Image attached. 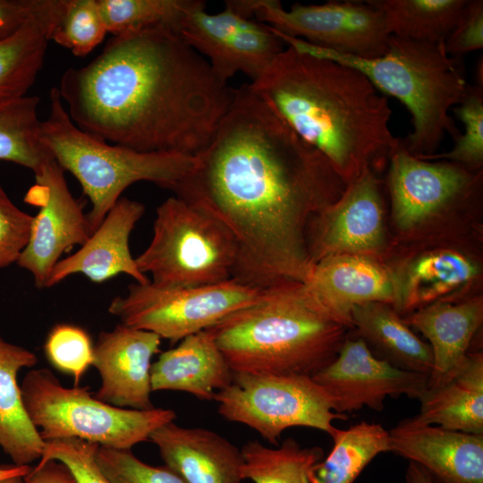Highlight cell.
<instances>
[{
	"label": "cell",
	"instance_id": "obj_1",
	"mask_svg": "<svg viewBox=\"0 0 483 483\" xmlns=\"http://www.w3.org/2000/svg\"><path fill=\"white\" fill-rule=\"evenodd\" d=\"M341 180L328 159L245 84L235 89L174 193L231 233L237 248L233 279L265 290L307 279L313 267L307 219L342 195Z\"/></svg>",
	"mask_w": 483,
	"mask_h": 483
},
{
	"label": "cell",
	"instance_id": "obj_2",
	"mask_svg": "<svg viewBox=\"0 0 483 483\" xmlns=\"http://www.w3.org/2000/svg\"><path fill=\"white\" fill-rule=\"evenodd\" d=\"M56 88L81 131L138 151L192 157L235 95L167 26L114 36L90 63L68 68Z\"/></svg>",
	"mask_w": 483,
	"mask_h": 483
},
{
	"label": "cell",
	"instance_id": "obj_3",
	"mask_svg": "<svg viewBox=\"0 0 483 483\" xmlns=\"http://www.w3.org/2000/svg\"><path fill=\"white\" fill-rule=\"evenodd\" d=\"M247 85L347 183L389 157L399 141L387 98L351 66L285 46Z\"/></svg>",
	"mask_w": 483,
	"mask_h": 483
},
{
	"label": "cell",
	"instance_id": "obj_4",
	"mask_svg": "<svg viewBox=\"0 0 483 483\" xmlns=\"http://www.w3.org/2000/svg\"><path fill=\"white\" fill-rule=\"evenodd\" d=\"M346 326L301 283H286L206 330L233 372L312 377L335 360Z\"/></svg>",
	"mask_w": 483,
	"mask_h": 483
},
{
	"label": "cell",
	"instance_id": "obj_5",
	"mask_svg": "<svg viewBox=\"0 0 483 483\" xmlns=\"http://www.w3.org/2000/svg\"><path fill=\"white\" fill-rule=\"evenodd\" d=\"M273 30L285 46L360 72L378 91L404 105L411 115L412 131L402 140L414 156L432 155L446 133L454 138L459 132L449 112L464 99L470 85L459 59L450 56L444 44L392 35L383 55L362 58Z\"/></svg>",
	"mask_w": 483,
	"mask_h": 483
},
{
	"label": "cell",
	"instance_id": "obj_6",
	"mask_svg": "<svg viewBox=\"0 0 483 483\" xmlns=\"http://www.w3.org/2000/svg\"><path fill=\"white\" fill-rule=\"evenodd\" d=\"M49 97L50 112L41 121L40 140L60 167L77 179L89 199L90 233L130 185L149 182L174 192L195 166L196 157L138 151L90 135L72 121L56 87Z\"/></svg>",
	"mask_w": 483,
	"mask_h": 483
},
{
	"label": "cell",
	"instance_id": "obj_7",
	"mask_svg": "<svg viewBox=\"0 0 483 483\" xmlns=\"http://www.w3.org/2000/svg\"><path fill=\"white\" fill-rule=\"evenodd\" d=\"M21 390L28 417L44 441L76 437L102 446L131 449L176 419L171 409L140 411L106 403L88 386H64L45 368L27 372Z\"/></svg>",
	"mask_w": 483,
	"mask_h": 483
},
{
	"label": "cell",
	"instance_id": "obj_8",
	"mask_svg": "<svg viewBox=\"0 0 483 483\" xmlns=\"http://www.w3.org/2000/svg\"><path fill=\"white\" fill-rule=\"evenodd\" d=\"M236 260V244L225 226L174 195L157 207L151 241L135 258L154 284L180 287L232 280Z\"/></svg>",
	"mask_w": 483,
	"mask_h": 483
},
{
	"label": "cell",
	"instance_id": "obj_9",
	"mask_svg": "<svg viewBox=\"0 0 483 483\" xmlns=\"http://www.w3.org/2000/svg\"><path fill=\"white\" fill-rule=\"evenodd\" d=\"M213 400L225 419L250 428L274 445L292 427L316 428L333 437L338 429L333 421L347 419L334 411L326 392L306 375L233 372L231 384Z\"/></svg>",
	"mask_w": 483,
	"mask_h": 483
},
{
	"label": "cell",
	"instance_id": "obj_10",
	"mask_svg": "<svg viewBox=\"0 0 483 483\" xmlns=\"http://www.w3.org/2000/svg\"><path fill=\"white\" fill-rule=\"evenodd\" d=\"M265 290L233 279L191 287L134 283L125 295L111 301L108 312L121 324L154 333L174 344L254 303Z\"/></svg>",
	"mask_w": 483,
	"mask_h": 483
},
{
	"label": "cell",
	"instance_id": "obj_11",
	"mask_svg": "<svg viewBox=\"0 0 483 483\" xmlns=\"http://www.w3.org/2000/svg\"><path fill=\"white\" fill-rule=\"evenodd\" d=\"M249 18L256 17L276 31L340 54L374 58L383 55L391 34L383 14L369 1L293 4L278 0H230Z\"/></svg>",
	"mask_w": 483,
	"mask_h": 483
},
{
	"label": "cell",
	"instance_id": "obj_12",
	"mask_svg": "<svg viewBox=\"0 0 483 483\" xmlns=\"http://www.w3.org/2000/svg\"><path fill=\"white\" fill-rule=\"evenodd\" d=\"M175 31L226 84L239 72L256 80L285 47L270 26L244 16L229 1L212 14L204 1L191 0Z\"/></svg>",
	"mask_w": 483,
	"mask_h": 483
},
{
	"label": "cell",
	"instance_id": "obj_13",
	"mask_svg": "<svg viewBox=\"0 0 483 483\" xmlns=\"http://www.w3.org/2000/svg\"><path fill=\"white\" fill-rule=\"evenodd\" d=\"M34 175L25 201L38 207V212L17 264L33 276L38 288H46L62 255L82 245L91 233L87 214L72 196L60 165L51 158Z\"/></svg>",
	"mask_w": 483,
	"mask_h": 483
},
{
	"label": "cell",
	"instance_id": "obj_14",
	"mask_svg": "<svg viewBox=\"0 0 483 483\" xmlns=\"http://www.w3.org/2000/svg\"><path fill=\"white\" fill-rule=\"evenodd\" d=\"M312 378L340 414L364 406L382 411L386 397L405 395L418 400L428 380L426 375L400 369L376 357L361 337L345 339L335 360Z\"/></svg>",
	"mask_w": 483,
	"mask_h": 483
},
{
	"label": "cell",
	"instance_id": "obj_15",
	"mask_svg": "<svg viewBox=\"0 0 483 483\" xmlns=\"http://www.w3.org/2000/svg\"><path fill=\"white\" fill-rule=\"evenodd\" d=\"M389 159L393 216L401 229H410L467 196L477 182L476 176L456 163H431L414 156L400 138Z\"/></svg>",
	"mask_w": 483,
	"mask_h": 483
},
{
	"label": "cell",
	"instance_id": "obj_16",
	"mask_svg": "<svg viewBox=\"0 0 483 483\" xmlns=\"http://www.w3.org/2000/svg\"><path fill=\"white\" fill-rule=\"evenodd\" d=\"M382 236L379 182L367 168L339 199L318 213L311 227L309 258L314 265L328 256L371 250L379 246Z\"/></svg>",
	"mask_w": 483,
	"mask_h": 483
},
{
	"label": "cell",
	"instance_id": "obj_17",
	"mask_svg": "<svg viewBox=\"0 0 483 483\" xmlns=\"http://www.w3.org/2000/svg\"><path fill=\"white\" fill-rule=\"evenodd\" d=\"M161 338L151 332L118 324L99 334L94 344L92 366L101 384L94 396L123 409L151 410V360Z\"/></svg>",
	"mask_w": 483,
	"mask_h": 483
},
{
	"label": "cell",
	"instance_id": "obj_18",
	"mask_svg": "<svg viewBox=\"0 0 483 483\" xmlns=\"http://www.w3.org/2000/svg\"><path fill=\"white\" fill-rule=\"evenodd\" d=\"M388 433L389 452L423 468L434 483H483V435L429 425L416 416Z\"/></svg>",
	"mask_w": 483,
	"mask_h": 483
},
{
	"label": "cell",
	"instance_id": "obj_19",
	"mask_svg": "<svg viewBox=\"0 0 483 483\" xmlns=\"http://www.w3.org/2000/svg\"><path fill=\"white\" fill-rule=\"evenodd\" d=\"M144 212L142 203L121 197L87 241L73 254L58 261L46 288L74 274H81L96 284L120 274L138 284L148 283L150 279L138 268L129 246L130 235Z\"/></svg>",
	"mask_w": 483,
	"mask_h": 483
},
{
	"label": "cell",
	"instance_id": "obj_20",
	"mask_svg": "<svg viewBox=\"0 0 483 483\" xmlns=\"http://www.w3.org/2000/svg\"><path fill=\"white\" fill-rule=\"evenodd\" d=\"M301 284L318 305L348 326H352L350 314L354 306L397 299L395 284L388 273L354 254L318 260Z\"/></svg>",
	"mask_w": 483,
	"mask_h": 483
},
{
	"label": "cell",
	"instance_id": "obj_21",
	"mask_svg": "<svg viewBox=\"0 0 483 483\" xmlns=\"http://www.w3.org/2000/svg\"><path fill=\"white\" fill-rule=\"evenodd\" d=\"M165 465L186 483H241V449L220 434L205 428L168 422L149 436Z\"/></svg>",
	"mask_w": 483,
	"mask_h": 483
},
{
	"label": "cell",
	"instance_id": "obj_22",
	"mask_svg": "<svg viewBox=\"0 0 483 483\" xmlns=\"http://www.w3.org/2000/svg\"><path fill=\"white\" fill-rule=\"evenodd\" d=\"M150 377L152 392L181 391L212 401L231 384L233 371L211 334L203 330L163 352L152 363Z\"/></svg>",
	"mask_w": 483,
	"mask_h": 483
},
{
	"label": "cell",
	"instance_id": "obj_23",
	"mask_svg": "<svg viewBox=\"0 0 483 483\" xmlns=\"http://www.w3.org/2000/svg\"><path fill=\"white\" fill-rule=\"evenodd\" d=\"M416 418L424 423L483 435V355L467 354L446 379L428 386L418 399Z\"/></svg>",
	"mask_w": 483,
	"mask_h": 483
},
{
	"label": "cell",
	"instance_id": "obj_24",
	"mask_svg": "<svg viewBox=\"0 0 483 483\" xmlns=\"http://www.w3.org/2000/svg\"><path fill=\"white\" fill-rule=\"evenodd\" d=\"M482 318L481 301L471 300L458 304L436 302L404 320L429 341L433 367L428 386L446 379L462 363Z\"/></svg>",
	"mask_w": 483,
	"mask_h": 483
},
{
	"label": "cell",
	"instance_id": "obj_25",
	"mask_svg": "<svg viewBox=\"0 0 483 483\" xmlns=\"http://www.w3.org/2000/svg\"><path fill=\"white\" fill-rule=\"evenodd\" d=\"M37 361L33 352L0 335V447L19 466L39 460L44 448V440L28 417L17 381L19 371Z\"/></svg>",
	"mask_w": 483,
	"mask_h": 483
},
{
	"label": "cell",
	"instance_id": "obj_26",
	"mask_svg": "<svg viewBox=\"0 0 483 483\" xmlns=\"http://www.w3.org/2000/svg\"><path fill=\"white\" fill-rule=\"evenodd\" d=\"M64 0H43L14 33L0 39V103L27 95L42 68Z\"/></svg>",
	"mask_w": 483,
	"mask_h": 483
},
{
	"label": "cell",
	"instance_id": "obj_27",
	"mask_svg": "<svg viewBox=\"0 0 483 483\" xmlns=\"http://www.w3.org/2000/svg\"><path fill=\"white\" fill-rule=\"evenodd\" d=\"M350 316L364 342L376 349V357L400 369L429 376L433 367L429 344L421 341L386 303L354 306Z\"/></svg>",
	"mask_w": 483,
	"mask_h": 483
},
{
	"label": "cell",
	"instance_id": "obj_28",
	"mask_svg": "<svg viewBox=\"0 0 483 483\" xmlns=\"http://www.w3.org/2000/svg\"><path fill=\"white\" fill-rule=\"evenodd\" d=\"M393 36L444 44L468 0H369Z\"/></svg>",
	"mask_w": 483,
	"mask_h": 483
},
{
	"label": "cell",
	"instance_id": "obj_29",
	"mask_svg": "<svg viewBox=\"0 0 483 483\" xmlns=\"http://www.w3.org/2000/svg\"><path fill=\"white\" fill-rule=\"evenodd\" d=\"M334 446L314 468L310 483H354L379 453L389 452V433L380 424L362 421L337 429Z\"/></svg>",
	"mask_w": 483,
	"mask_h": 483
},
{
	"label": "cell",
	"instance_id": "obj_30",
	"mask_svg": "<svg viewBox=\"0 0 483 483\" xmlns=\"http://www.w3.org/2000/svg\"><path fill=\"white\" fill-rule=\"evenodd\" d=\"M241 453L242 478L253 483H310L315 466L324 459L321 447H304L292 437L275 448L250 440Z\"/></svg>",
	"mask_w": 483,
	"mask_h": 483
},
{
	"label": "cell",
	"instance_id": "obj_31",
	"mask_svg": "<svg viewBox=\"0 0 483 483\" xmlns=\"http://www.w3.org/2000/svg\"><path fill=\"white\" fill-rule=\"evenodd\" d=\"M477 273L471 261L453 251L424 255L407 271L400 292V306L405 309L430 301L470 281Z\"/></svg>",
	"mask_w": 483,
	"mask_h": 483
},
{
	"label": "cell",
	"instance_id": "obj_32",
	"mask_svg": "<svg viewBox=\"0 0 483 483\" xmlns=\"http://www.w3.org/2000/svg\"><path fill=\"white\" fill-rule=\"evenodd\" d=\"M39 98L24 96L0 103V160L34 174L52 158L40 140Z\"/></svg>",
	"mask_w": 483,
	"mask_h": 483
},
{
	"label": "cell",
	"instance_id": "obj_33",
	"mask_svg": "<svg viewBox=\"0 0 483 483\" xmlns=\"http://www.w3.org/2000/svg\"><path fill=\"white\" fill-rule=\"evenodd\" d=\"M191 0H97L108 33L122 36L177 23Z\"/></svg>",
	"mask_w": 483,
	"mask_h": 483
},
{
	"label": "cell",
	"instance_id": "obj_34",
	"mask_svg": "<svg viewBox=\"0 0 483 483\" xmlns=\"http://www.w3.org/2000/svg\"><path fill=\"white\" fill-rule=\"evenodd\" d=\"M107 33L97 0H64L50 40L77 56H85L103 41Z\"/></svg>",
	"mask_w": 483,
	"mask_h": 483
},
{
	"label": "cell",
	"instance_id": "obj_35",
	"mask_svg": "<svg viewBox=\"0 0 483 483\" xmlns=\"http://www.w3.org/2000/svg\"><path fill=\"white\" fill-rule=\"evenodd\" d=\"M457 118L464 126L463 133L458 132L453 148L445 153L416 156L422 159H449L463 167L478 168L483 161V88L474 85L464 99L453 107Z\"/></svg>",
	"mask_w": 483,
	"mask_h": 483
},
{
	"label": "cell",
	"instance_id": "obj_36",
	"mask_svg": "<svg viewBox=\"0 0 483 483\" xmlns=\"http://www.w3.org/2000/svg\"><path fill=\"white\" fill-rule=\"evenodd\" d=\"M44 351L57 370L73 377L74 386L93 362L94 344L88 332L72 324H57L48 332Z\"/></svg>",
	"mask_w": 483,
	"mask_h": 483
},
{
	"label": "cell",
	"instance_id": "obj_37",
	"mask_svg": "<svg viewBox=\"0 0 483 483\" xmlns=\"http://www.w3.org/2000/svg\"><path fill=\"white\" fill-rule=\"evenodd\" d=\"M96 461L110 483H186L166 465L151 466L140 461L131 449L99 445Z\"/></svg>",
	"mask_w": 483,
	"mask_h": 483
},
{
	"label": "cell",
	"instance_id": "obj_38",
	"mask_svg": "<svg viewBox=\"0 0 483 483\" xmlns=\"http://www.w3.org/2000/svg\"><path fill=\"white\" fill-rule=\"evenodd\" d=\"M98 446L96 443L76 437L44 441L38 463L60 461L71 470L78 483H110L96 461Z\"/></svg>",
	"mask_w": 483,
	"mask_h": 483
},
{
	"label": "cell",
	"instance_id": "obj_39",
	"mask_svg": "<svg viewBox=\"0 0 483 483\" xmlns=\"http://www.w3.org/2000/svg\"><path fill=\"white\" fill-rule=\"evenodd\" d=\"M32 220L0 184V268L17 263L29 242Z\"/></svg>",
	"mask_w": 483,
	"mask_h": 483
},
{
	"label": "cell",
	"instance_id": "obj_40",
	"mask_svg": "<svg viewBox=\"0 0 483 483\" xmlns=\"http://www.w3.org/2000/svg\"><path fill=\"white\" fill-rule=\"evenodd\" d=\"M444 47L450 56L457 59L483 48L482 0H468Z\"/></svg>",
	"mask_w": 483,
	"mask_h": 483
},
{
	"label": "cell",
	"instance_id": "obj_41",
	"mask_svg": "<svg viewBox=\"0 0 483 483\" xmlns=\"http://www.w3.org/2000/svg\"><path fill=\"white\" fill-rule=\"evenodd\" d=\"M43 0H0V39L17 31Z\"/></svg>",
	"mask_w": 483,
	"mask_h": 483
},
{
	"label": "cell",
	"instance_id": "obj_42",
	"mask_svg": "<svg viewBox=\"0 0 483 483\" xmlns=\"http://www.w3.org/2000/svg\"><path fill=\"white\" fill-rule=\"evenodd\" d=\"M25 483H78L71 470L56 460L38 463L24 476Z\"/></svg>",
	"mask_w": 483,
	"mask_h": 483
},
{
	"label": "cell",
	"instance_id": "obj_43",
	"mask_svg": "<svg viewBox=\"0 0 483 483\" xmlns=\"http://www.w3.org/2000/svg\"><path fill=\"white\" fill-rule=\"evenodd\" d=\"M405 483H434L429 474L420 466L409 462L405 472Z\"/></svg>",
	"mask_w": 483,
	"mask_h": 483
},
{
	"label": "cell",
	"instance_id": "obj_44",
	"mask_svg": "<svg viewBox=\"0 0 483 483\" xmlns=\"http://www.w3.org/2000/svg\"><path fill=\"white\" fill-rule=\"evenodd\" d=\"M31 470L30 465L19 466L16 464L0 465V479L13 476H26Z\"/></svg>",
	"mask_w": 483,
	"mask_h": 483
},
{
	"label": "cell",
	"instance_id": "obj_45",
	"mask_svg": "<svg viewBox=\"0 0 483 483\" xmlns=\"http://www.w3.org/2000/svg\"><path fill=\"white\" fill-rule=\"evenodd\" d=\"M0 483H25L23 476H13L0 479Z\"/></svg>",
	"mask_w": 483,
	"mask_h": 483
}]
</instances>
